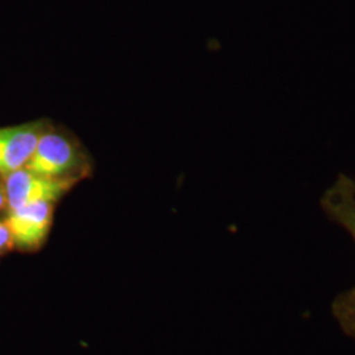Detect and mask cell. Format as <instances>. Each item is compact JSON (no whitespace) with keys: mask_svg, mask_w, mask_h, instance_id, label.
<instances>
[{"mask_svg":"<svg viewBox=\"0 0 355 355\" xmlns=\"http://www.w3.org/2000/svg\"><path fill=\"white\" fill-rule=\"evenodd\" d=\"M89 155L79 141L69 132L48 125L26 168L44 177L79 182L89 175Z\"/></svg>","mask_w":355,"mask_h":355,"instance_id":"6da1fadb","label":"cell"},{"mask_svg":"<svg viewBox=\"0 0 355 355\" xmlns=\"http://www.w3.org/2000/svg\"><path fill=\"white\" fill-rule=\"evenodd\" d=\"M321 205L330 220L343 227L355 242V180L340 175L324 193ZM333 315L343 331L355 338V287L334 300Z\"/></svg>","mask_w":355,"mask_h":355,"instance_id":"7a4b0ae2","label":"cell"},{"mask_svg":"<svg viewBox=\"0 0 355 355\" xmlns=\"http://www.w3.org/2000/svg\"><path fill=\"white\" fill-rule=\"evenodd\" d=\"M76 183L78 182L73 179H55L38 175L23 167L6 175L3 187L8 211H11L36 202L57 203Z\"/></svg>","mask_w":355,"mask_h":355,"instance_id":"3957f363","label":"cell"},{"mask_svg":"<svg viewBox=\"0 0 355 355\" xmlns=\"http://www.w3.org/2000/svg\"><path fill=\"white\" fill-rule=\"evenodd\" d=\"M51 202H36L8 211L4 220L12 236L13 246L20 250H37L45 242L53 223Z\"/></svg>","mask_w":355,"mask_h":355,"instance_id":"277c9868","label":"cell"},{"mask_svg":"<svg viewBox=\"0 0 355 355\" xmlns=\"http://www.w3.org/2000/svg\"><path fill=\"white\" fill-rule=\"evenodd\" d=\"M48 124L42 121L0 128V175L26 167Z\"/></svg>","mask_w":355,"mask_h":355,"instance_id":"5b68a950","label":"cell"},{"mask_svg":"<svg viewBox=\"0 0 355 355\" xmlns=\"http://www.w3.org/2000/svg\"><path fill=\"white\" fill-rule=\"evenodd\" d=\"M13 248L12 236L6 221H0V253H4Z\"/></svg>","mask_w":355,"mask_h":355,"instance_id":"8992f818","label":"cell"},{"mask_svg":"<svg viewBox=\"0 0 355 355\" xmlns=\"http://www.w3.org/2000/svg\"><path fill=\"white\" fill-rule=\"evenodd\" d=\"M7 205V200H6V192H4V187L3 184H0V209Z\"/></svg>","mask_w":355,"mask_h":355,"instance_id":"52a82bcc","label":"cell"}]
</instances>
